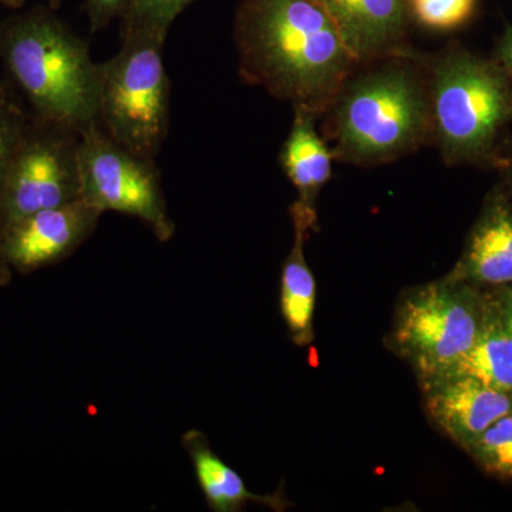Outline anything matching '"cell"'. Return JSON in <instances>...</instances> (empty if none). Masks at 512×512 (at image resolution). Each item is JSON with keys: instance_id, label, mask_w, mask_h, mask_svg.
<instances>
[{"instance_id": "cell-1", "label": "cell", "mask_w": 512, "mask_h": 512, "mask_svg": "<svg viewBox=\"0 0 512 512\" xmlns=\"http://www.w3.org/2000/svg\"><path fill=\"white\" fill-rule=\"evenodd\" d=\"M239 74L279 100L322 114L357 64L313 0H241L235 16Z\"/></svg>"}, {"instance_id": "cell-25", "label": "cell", "mask_w": 512, "mask_h": 512, "mask_svg": "<svg viewBox=\"0 0 512 512\" xmlns=\"http://www.w3.org/2000/svg\"><path fill=\"white\" fill-rule=\"evenodd\" d=\"M505 74H507L508 79H510V82L512 83V66L508 67V69L503 70Z\"/></svg>"}, {"instance_id": "cell-11", "label": "cell", "mask_w": 512, "mask_h": 512, "mask_svg": "<svg viewBox=\"0 0 512 512\" xmlns=\"http://www.w3.org/2000/svg\"><path fill=\"white\" fill-rule=\"evenodd\" d=\"M101 214L84 200L36 212L13 227L9 256L20 268L29 269L64 258L90 238Z\"/></svg>"}, {"instance_id": "cell-6", "label": "cell", "mask_w": 512, "mask_h": 512, "mask_svg": "<svg viewBox=\"0 0 512 512\" xmlns=\"http://www.w3.org/2000/svg\"><path fill=\"white\" fill-rule=\"evenodd\" d=\"M163 47L156 37H121L119 52L100 63L99 126L120 146L153 160L170 128Z\"/></svg>"}, {"instance_id": "cell-12", "label": "cell", "mask_w": 512, "mask_h": 512, "mask_svg": "<svg viewBox=\"0 0 512 512\" xmlns=\"http://www.w3.org/2000/svg\"><path fill=\"white\" fill-rule=\"evenodd\" d=\"M447 278L478 289L512 285V198L508 192L495 191L487 198Z\"/></svg>"}, {"instance_id": "cell-17", "label": "cell", "mask_w": 512, "mask_h": 512, "mask_svg": "<svg viewBox=\"0 0 512 512\" xmlns=\"http://www.w3.org/2000/svg\"><path fill=\"white\" fill-rule=\"evenodd\" d=\"M197 0H130L121 15V37L167 39L174 20Z\"/></svg>"}, {"instance_id": "cell-22", "label": "cell", "mask_w": 512, "mask_h": 512, "mask_svg": "<svg viewBox=\"0 0 512 512\" xmlns=\"http://www.w3.org/2000/svg\"><path fill=\"white\" fill-rule=\"evenodd\" d=\"M483 291L491 312L512 335V285Z\"/></svg>"}, {"instance_id": "cell-21", "label": "cell", "mask_w": 512, "mask_h": 512, "mask_svg": "<svg viewBox=\"0 0 512 512\" xmlns=\"http://www.w3.org/2000/svg\"><path fill=\"white\" fill-rule=\"evenodd\" d=\"M130 0H86L84 10L89 19L90 32L106 29L114 19L121 18Z\"/></svg>"}, {"instance_id": "cell-24", "label": "cell", "mask_w": 512, "mask_h": 512, "mask_svg": "<svg viewBox=\"0 0 512 512\" xmlns=\"http://www.w3.org/2000/svg\"><path fill=\"white\" fill-rule=\"evenodd\" d=\"M508 194H510V197L512 198V168L510 173H508Z\"/></svg>"}, {"instance_id": "cell-14", "label": "cell", "mask_w": 512, "mask_h": 512, "mask_svg": "<svg viewBox=\"0 0 512 512\" xmlns=\"http://www.w3.org/2000/svg\"><path fill=\"white\" fill-rule=\"evenodd\" d=\"M318 114L293 107L291 131L282 147L281 164L286 177L298 191V202L315 208L320 191L332 177V150L316 130Z\"/></svg>"}, {"instance_id": "cell-5", "label": "cell", "mask_w": 512, "mask_h": 512, "mask_svg": "<svg viewBox=\"0 0 512 512\" xmlns=\"http://www.w3.org/2000/svg\"><path fill=\"white\" fill-rule=\"evenodd\" d=\"M484 318L483 289L446 276L403 293L387 346L421 383L446 375L470 352Z\"/></svg>"}, {"instance_id": "cell-20", "label": "cell", "mask_w": 512, "mask_h": 512, "mask_svg": "<svg viewBox=\"0 0 512 512\" xmlns=\"http://www.w3.org/2000/svg\"><path fill=\"white\" fill-rule=\"evenodd\" d=\"M20 147L18 127L15 126L9 114L0 107V183L6 181L16 153Z\"/></svg>"}, {"instance_id": "cell-23", "label": "cell", "mask_w": 512, "mask_h": 512, "mask_svg": "<svg viewBox=\"0 0 512 512\" xmlns=\"http://www.w3.org/2000/svg\"><path fill=\"white\" fill-rule=\"evenodd\" d=\"M0 2L6 3V5L10 6H18L23 0H0Z\"/></svg>"}, {"instance_id": "cell-8", "label": "cell", "mask_w": 512, "mask_h": 512, "mask_svg": "<svg viewBox=\"0 0 512 512\" xmlns=\"http://www.w3.org/2000/svg\"><path fill=\"white\" fill-rule=\"evenodd\" d=\"M79 147V133L53 123L46 136L19 147L5 181L13 225L36 212L82 200Z\"/></svg>"}, {"instance_id": "cell-2", "label": "cell", "mask_w": 512, "mask_h": 512, "mask_svg": "<svg viewBox=\"0 0 512 512\" xmlns=\"http://www.w3.org/2000/svg\"><path fill=\"white\" fill-rule=\"evenodd\" d=\"M377 62L352 74L329 107L332 153L342 163H390L433 137L426 67L410 52Z\"/></svg>"}, {"instance_id": "cell-16", "label": "cell", "mask_w": 512, "mask_h": 512, "mask_svg": "<svg viewBox=\"0 0 512 512\" xmlns=\"http://www.w3.org/2000/svg\"><path fill=\"white\" fill-rule=\"evenodd\" d=\"M446 375L474 377L494 389L512 394V335L495 318L487 301L477 342Z\"/></svg>"}, {"instance_id": "cell-26", "label": "cell", "mask_w": 512, "mask_h": 512, "mask_svg": "<svg viewBox=\"0 0 512 512\" xmlns=\"http://www.w3.org/2000/svg\"><path fill=\"white\" fill-rule=\"evenodd\" d=\"M52 2H53V5H56L57 0H52Z\"/></svg>"}, {"instance_id": "cell-18", "label": "cell", "mask_w": 512, "mask_h": 512, "mask_svg": "<svg viewBox=\"0 0 512 512\" xmlns=\"http://www.w3.org/2000/svg\"><path fill=\"white\" fill-rule=\"evenodd\" d=\"M464 451L485 473L512 481V412L495 421Z\"/></svg>"}, {"instance_id": "cell-7", "label": "cell", "mask_w": 512, "mask_h": 512, "mask_svg": "<svg viewBox=\"0 0 512 512\" xmlns=\"http://www.w3.org/2000/svg\"><path fill=\"white\" fill-rule=\"evenodd\" d=\"M79 168L87 204L138 218L161 242L173 238L156 160L120 146L96 124L80 134Z\"/></svg>"}, {"instance_id": "cell-10", "label": "cell", "mask_w": 512, "mask_h": 512, "mask_svg": "<svg viewBox=\"0 0 512 512\" xmlns=\"http://www.w3.org/2000/svg\"><path fill=\"white\" fill-rule=\"evenodd\" d=\"M328 13L357 63L406 55L407 0H313Z\"/></svg>"}, {"instance_id": "cell-4", "label": "cell", "mask_w": 512, "mask_h": 512, "mask_svg": "<svg viewBox=\"0 0 512 512\" xmlns=\"http://www.w3.org/2000/svg\"><path fill=\"white\" fill-rule=\"evenodd\" d=\"M431 128L447 164H480L493 156L512 120V83L495 60L448 47L429 60Z\"/></svg>"}, {"instance_id": "cell-15", "label": "cell", "mask_w": 512, "mask_h": 512, "mask_svg": "<svg viewBox=\"0 0 512 512\" xmlns=\"http://www.w3.org/2000/svg\"><path fill=\"white\" fill-rule=\"evenodd\" d=\"M183 446L191 458L198 484L212 511H239L248 501L264 503L274 510H284L286 503L279 495L262 497L251 493L237 471L212 451L207 437L200 431L190 430L185 433Z\"/></svg>"}, {"instance_id": "cell-13", "label": "cell", "mask_w": 512, "mask_h": 512, "mask_svg": "<svg viewBox=\"0 0 512 512\" xmlns=\"http://www.w3.org/2000/svg\"><path fill=\"white\" fill-rule=\"evenodd\" d=\"M295 239L286 258L281 278V312L292 342L306 348L313 342V313H315L316 284L303 245L309 231L315 228V208L296 201L291 207Z\"/></svg>"}, {"instance_id": "cell-9", "label": "cell", "mask_w": 512, "mask_h": 512, "mask_svg": "<svg viewBox=\"0 0 512 512\" xmlns=\"http://www.w3.org/2000/svg\"><path fill=\"white\" fill-rule=\"evenodd\" d=\"M431 421L461 448L512 412V394L474 377L443 375L420 383Z\"/></svg>"}, {"instance_id": "cell-19", "label": "cell", "mask_w": 512, "mask_h": 512, "mask_svg": "<svg viewBox=\"0 0 512 512\" xmlns=\"http://www.w3.org/2000/svg\"><path fill=\"white\" fill-rule=\"evenodd\" d=\"M477 9V0H407L410 18L423 28L450 32L466 25Z\"/></svg>"}, {"instance_id": "cell-3", "label": "cell", "mask_w": 512, "mask_h": 512, "mask_svg": "<svg viewBox=\"0 0 512 512\" xmlns=\"http://www.w3.org/2000/svg\"><path fill=\"white\" fill-rule=\"evenodd\" d=\"M3 56L43 120L79 134L99 124L100 63L62 20L49 13L19 20L6 33Z\"/></svg>"}]
</instances>
